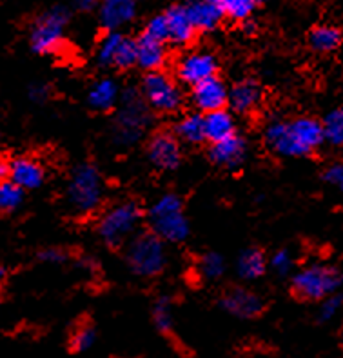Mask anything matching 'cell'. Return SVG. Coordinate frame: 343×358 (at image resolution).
I'll use <instances>...</instances> for the list:
<instances>
[{
    "mask_svg": "<svg viewBox=\"0 0 343 358\" xmlns=\"http://www.w3.org/2000/svg\"><path fill=\"white\" fill-rule=\"evenodd\" d=\"M203 118H205V136H207V141H224V138L236 133L235 118L224 108L217 109V111H209V113L203 115Z\"/></svg>",
    "mask_w": 343,
    "mask_h": 358,
    "instance_id": "cell-22",
    "label": "cell"
},
{
    "mask_svg": "<svg viewBox=\"0 0 343 358\" xmlns=\"http://www.w3.org/2000/svg\"><path fill=\"white\" fill-rule=\"evenodd\" d=\"M342 31L338 27L329 26V24L312 27L311 33H309V45L316 53H333L342 45Z\"/></svg>",
    "mask_w": 343,
    "mask_h": 358,
    "instance_id": "cell-23",
    "label": "cell"
},
{
    "mask_svg": "<svg viewBox=\"0 0 343 358\" xmlns=\"http://www.w3.org/2000/svg\"><path fill=\"white\" fill-rule=\"evenodd\" d=\"M142 96L156 111L171 113L182 104V91L171 77L162 71H149L142 82Z\"/></svg>",
    "mask_w": 343,
    "mask_h": 358,
    "instance_id": "cell-9",
    "label": "cell"
},
{
    "mask_svg": "<svg viewBox=\"0 0 343 358\" xmlns=\"http://www.w3.org/2000/svg\"><path fill=\"white\" fill-rule=\"evenodd\" d=\"M269 266H271L272 271L278 273V275H289V273L293 271L294 260H293V257H291L289 251L280 250L272 255V259H271V262H269Z\"/></svg>",
    "mask_w": 343,
    "mask_h": 358,
    "instance_id": "cell-35",
    "label": "cell"
},
{
    "mask_svg": "<svg viewBox=\"0 0 343 358\" xmlns=\"http://www.w3.org/2000/svg\"><path fill=\"white\" fill-rule=\"evenodd\" d=\"M185 9L196 31H212L221 22V18L226 17L224 0H189Z\"/></svg>",
    "mask_w": 343,
    "mask_h": 358,
    "instance_id": "cell-14",
    "label": "cell"
},
{
    "mask_svg": "<svg viewBox=\"0 0 343 358\" xmlns=\"http://www.w3.org/2000/svg\"><path fill=\"white\" fill-rule=\"evenodd\" d=\"M69 22L68 9L54 6L36 18L31 29V50L38 55H50L62 44L64 31Z\"/></svg>",
    "mask_w": 343,
    "mask_h": 358,
    "instance_id": "cell-8",
    "label": "cell"
},
{
    "mask_svg": "<svg viewBox=\"0 0 343 358\" xmlns=\"http://www.w3.org/2000/svg\"><path fill=\"white\" fill-rule=\"evenodd\" d=\"M136 64V41H131L124 36L120 45H118L117 57H115V64L120 69H129Z\"/></svg>",
    "mask_w": 343,
    "mask_h": 358,
    "instance_id": "cell-33",
    "label": "cell"
},
{
    "mask_svg": "<svg viewBox=\"0 0 343 358\" xmlns=\"http://www.w3.org/2000/svg\"><path fill=\"white\" fill-rule=\"evenodd\" d=\"M118 99H120V91H118V84L111 78H102L96 80L93 86L87 91V102L96 111H109L117 106Z\"/></svg>",
    "mask_w": 343,
    "mask_h": 358,
    "instance_id": "cell-21",
    "label": "cell"
},
{
    "mask_svg": "<svg viewBox=\"0 0 343 358\" xmlns=\"http://www.w3.org/2000/svg\"><path fill=\"white\" fill-rule=\"evenodd\" d=\"M122 38V33L117 31H111L109 35H105L104 38H102V42H100L98 45V53H96V59H98V62L102 64V66H113L118 45H120Z\"/></svg>",
    "mask_w": 343,
    "mask_h": 358,
    "instance_id": "cell-30",
    "label": "cell"
},
{
    "mask_svg": "<svg viewBox=\"0 0 343 358\" xmlns=\"http://www.w3.org/2000/svg\"><path fill=\"white\" fill-rule=\"evenodd\" d=\"M9 178V164L0 162V182L8 180Z\"/></svg>",
    "mask_w": 343,
    "mask_h": 358,
    "instance_id": "cell-41",
    "label": "cell"
},
{
    "mask_svg": "<svg viewBox=\"0 0 343 358\" xmlns=\"http://www.w3.org/2000/svg\"><path fill=\"white\" fill-rule=\"evenodd\" d=\"M104 199V182L98 169L91 164H82L73 171L68 184V200L73 211L80 215L93 213Z\"/></svg>",
    "mask_w": 343,
    "mask_h": 358,
    "instance_id": "cell-5",
    "label": "cell"
},
{
    "mask_svg": "<svg viewBox=\"0 0 343 358\" xmlns=\"http://www.w3.org/2000/svg\"><path fill=\"white\" fill-rule=\"evenodd\" d=\"M24 200V189L18 187L15 182L2 180L0 182V211H15L18 206L22 204Z\"/></svg>",
    "mask_w": 343,
    "mask_h": 358,
    "instance_id": "cell-29",
    "label": "cell"
},
{
    "mask_svg": "<svg viewBox=\"0 0 343 358\" xmlns=\"http://www.w3.org/2000/svg\"><path fill=\"white\" fill-rule=\"evenodd\" d=\"M218 71V62L211 53L205 51H193V53L182 57L176 66V75L184 84L196 86L205 78L214 77Z\"/></svg>",
    "mask_w": 343,
    "mask_h": 358,
    "instance_id": "cell-10",
    "label": "cell"
},
{
    "mask_svg": "<svg viewBox=\"0 0 343 358\" xmlns=\"http://www.w3.org/2000/svg\"><path fill=\"white\" fill-rule=\"evenodd\" d=\"M145 35L153 36L160 42H168V22H166V17L159 15V17L151 18L147 27H145Z\"/></svg>",
    "mask_w": 343,
    "mask_h": 358,
    "instance_id": "cell-36",
    "label": "cell"
},
{
    "mask_svg": "<svg viewBox=\"0 0 343 358\" xmlns=\"http://www.w3.org/2000/svg\"><path fill=\"white\" fill-rule=\"evenodd\" d=\"M321 129H323L326 144L343 150V108L330 109L329 113L321 118Z\"/></svg>",
    "mask_w": 343,
    "mask_h": 358,
    "instance_id": "cell-26",
    "label": "cell"
},
{
    "mask_svg": "<svg viewBox=\"0 0 343 358\" xmlns=\"http://www.w3.org/2000/svg\"><path fill=\"white\" fill-rule=\"evenodd\" d=\"M168 59L163 42L156 41L149 35H142L136 41V64L144 68L145 71H160Z\"/></svg>",
    "mask_w": 343,
    "mask_h": 358,
    "instance_id": "cell-19",
    "label": "cell"
},
{
    "mask_svg": "<svg viewBox=\"0 0 343 358\" xmlns=\"http://www.w3.org/2000/svg\"><path fill=\"white\" fill-rule=\"evenodd\" d=\"M263 0H224V11L233 20H247Z\"/></svg>",
    "mask_w": 343,
    "mask_h": 358,
    "instance_id": "cell-31",
    "label": "cell"
},
{
    "mask_svg": "<svg viewBox=\"0 0 343 358\" xmlns=\"http://www.w3.org/2000/svg\"><path fill=\"white\" fill-rule=\"evenodd\" d=\"M168 262L166 245L160 236L151 233L136 235L127 248V264L138 277H156Z\"/></svg>",
    "mask_w": 343,
    "mask_h": 358,
    "instance_id": "cell-6",
    "label": "cell"
},
{
    "mask_svg": "<svg viewBox=\"0 0 343 358\" xmlns=\"http://www.w3.org/2000/svg\"><path fill=\"white\" fill-rule=\"evenodd\" d=\"M151 231L163 242H182L189 236V222L184 215V202L175 193L160 196L149 209Z\"/></svg>",
    "mask_w": 343,
    "mask_h": 358,
    "instance_id": "cell-3",
    "label": "cell"
},
{
    "mask_svg": "<svg viewBox=\"0 0 343 358\" xmlns=\"http://www.w3.org/2000/svg\"><path fill=\"white\" fill-rule=\"evenodd\" d=\"M342 345H343V331H342Z\"/></svg>",
    "mask_w": 343,
    "mask_h": 358,
    "instance_id": "cell-43",
    "label": "cell"
},
{
    "mask_svg": "<svg viewBox=\"0 0 343 358\" xmlns=\"http://www.w3.org/2000/svg\"><path fill=\"white\" fill-rule=\"evenodd\" d=\"M96 342V329L95 326H91L89 322H84L73 331L71 341H69V348L73 353H86L89 351Z\"/></svg>",
    "mask_w": 343,
    "mask_h": 358,
    "instance_id": "cell-27",
    "label": "cell"
},
{
    "mask_svg": "<svg viewBox=\"0 0 343 358\" xmlns=\"http://www.w3.org/2000/svg\"><path fill=\"white\" fill-rule=\"evenodd\" d=\"M260 102H262V87L254 80H242L235 84L231 87L229 100H227V104L236 113H249L256 109Z\"/></svg>",
    "mask_w": 343,
    "mask_h": 358,
    "instance_id": "cell-20",
    "label": "cell"
},
{
    "mask_svg": "<svg viewBox=\"0 0 343 358\" xmlns=\"http://www.w3.org/2000/svg\"><path fill=\"white\" fill-rule=\"evenodd\" d=\"M9 180L15 182L24 191L36 189L44 182V169L31 159H15L9 164Z\"/></svg>",
    "mask_w": 343,
    "mask_h": 358,
    "instance_id": "cell-18",
    "label": "cell"
},
{
    "mask_svg": "<svg viewBox=\"0 0 343 358\" xmlns=\"http://www.w3.org/2000/svg\"><path fill=\"white\" fill-rule=\"evenodd\" d=\"M38 257H41L42 262L48 264H62L68 260V255L64 253L62 250H44Z\"/></svg>",
    "mask_w": 343,
    "mask_h": 358,
    "instance_id": "cell-38",
    "label": "cell"
},
{
    "mask_svg": "<svg viewBox=\"0 0 343 358\" xmlns=\"http://www.w3.org/2000/svg\"><path fill=\"white\" fill-rule=\"evenodd\" d=\"M147 157L154 168L171 171L180 164V142L171 133H156L147 144Z\"/></svg>",
    "mask_w": 343,
    "mask_h": 358,
    "instance_id": "cell-11",
    "label": "cell"
},
{
    "mask_svg": "<svg viewBox=\"0 0 343 358\" xmlns=\"http://www.w3.org/2000/svg\"><path fill=\"white\" fill-rule=\"evenodd\" d=\"M73 6L78 9H93L98 0H71Z\"/></svg>",
    "mask_w": 343,
    "mask_h": 358,
    "instance_id": "cell-40",
    "label": "cell"
},
{
    "mask_svg": "<svg viewBox=\"0 0 343 358\" xmlns=\"http://www.w3.org/2000/svg\"><path fill=\"white\" fill-rule=\"evenodd\" d=\"M2 280H4V271L0 269V284H2Z\"/></svg>",
    "mask_w": 343,
    "mask_h": 358,
    "instance_id": "cell-42",
    "label": "cell"
},
{
    "mask_svg": "<svg viewBox=\"0 0 343 358\" xmlns=\"http://www.w3.org/2000/svg\"><path fill=\"white\" fill-rule=\"evenodd\" d=\"M153 324L163 335H169L175 327V317H173L171 300L159 299L153 306Z\"/></svg>",
    "mask_w": 343,
    "mask_h": 358,
    "instance_id": "cell-28",
    "label": "cell"
},
{
    "mask_svg": "<svg viewBox=\"0 0 343 358\" xmlns=\"http://www.w3.org/2000/svg\"><path fill=\"white\" fill-rule=\"evenodd\" d=\"M245 155H247V145H245L244 138L236 133L224 138V141L212 142L211 150H209V157H211L212 162L227 169L240 168Z\"/></svg>",
    "mask_w": 343,
    "mask_h": 358,
    "instance_id": "cell-15",
    "label": "cell"
},
{
    "mask_svg": "<svg viewBox=\"0 0 343 358\" xmlns=\"http://www.w3.org/2000/svg\"><path fill=\"white\" fill-rule=\"evenodd\" d=\"M265 144L282 157H309L323 142L321 120L312 117H298L293 120H272L265 127Z\"/></svg>",
    "mask_w": 343,
    "mask_h": 358,
    "instance_id": "cell-1",
    "label": "cell"
},
{
    "mask_svg": "<svg viewBox=\"0 0 343 358\" xmlns=\"http://www.w3.org/2000/svg\"><path fill=\"white\" fill-rule=\"evenodd\" d=\"M227 100H229V90L217 75L193 86V102L203 113L221 109L227 104Z\"/></svg>",
    "mask_w": 343,
    "mask_h": 358,
    "instance_id": "cell-13",
    "label": "cell"
},
{
    "mask_svg": "<svg viewBox=\"0 0 343 358\" xmlns=\"http://www.w3.org/2000/svg\"><path fill=\"white\" fill-rule=\"evenodd\" d=\"M140 218V208L135 202H122V204L113 206L100 217V238L111 248H117L136 231Z\"/></svg>",
    "mask_w": 343,
    "mask_h": 358,
    "instance_id": "cell-7",
    "label": "cell"
},
{
    "mask_svg": "<svg viewBox=\"0 0 343 358\" xmlns=\"http://www.w3.org/2000/svg\"><path fill=\"white\" fill-rule=\"evenodd\" d=\"M226 271V260L224 257L218 253H207L203 255L202 260H200V273H202L203 278H218L224 275Z\"/></svg>",
    "mask_w": 343,
    "mask_h": 358,
    "instance_id": "cell-32",
    "label": "cell"
},
{
    "mask_svg": "<svg viewBox=\"0 0 343 358\" xmlns=\"http://www.w3.org/2000/svg\"><path fill=\"white\" fill-rule=\"evenodd\" d=\"M176 135L187 144H202L203 141H207L203 115L193 113L182 118L178 126H176Z\"/></svg>",
    "mask_w": 343,
    "mask_h": 358,
    "instance_id": "cell-25",
    "label": "cell"
},
{
    "mask_svg": "<svg viewBox=\"0 0 343 358\" xmlns=\"http://www.w3.org/2000/svg\"><path fill=\"white\" fill-rule=\"evenodd\" d=\"M151 122L149 109L144 96L136 90H127L120 99V108L115 120V141L120 145H131L140 141V136Z\"/></svg>",
    "mask_w": 343,
    "mask_h": 358,
    "instance_id": "cell-4",
    "label": "cell"
},
{
    "mask_svg": "<svg viewBox=\"0 0 343 358\" xmlns=\"http://www.w3.org/2000/svg\"><path fill=\"white\" fill-rule=\"evenodd\" d=\"M166 22H168V41L173 42L175 45H185L193 41L196 27H194L193 20H191L189 13L184 6H175V8L168 9L166 13Z\"/></svg>",
    "mask_w": 343,
    "mask_h": 358,
    "instance_id": "cell-16",
    "label": "cell"
},
{
    "mask_svg": "<svg viewBox=\"0 0 343 358\" xmlns=\"http://www.w3.org/2000/svg\"><path fill=\"white\" fill-rule=\"evenodd\" d=\"M343 309V295L335 293L327 299L320 300V309H318V320L320 322H330L333 318L338 317V313Z\"/></svg>",
    "mask_w": 343,
    "mask_h": 358,
    "instance_id": "cell-34",
    "label": "cell"
},
{
    "mask_svg": "<svg viewBox=\"0 0 343 358\" xmlns=\"http://www.w3.org/2000/svg\"><path fill=\"white\" fill-rule=\"evenodd\" d=\"M135 13L136 0H100V20L111 31L131 22Z\"/></svg>",
    "mask_w": 343,
    "mask_h": 358,
    "instance_id": "cell-17",
    "label": "cell"
},
{
    "mask_svg": "<svg viewBox=\"0 0 343 358\" xmlns=\"http://www.w3.org/2000/svg\"><path fill=\"white\" fill-rule=\"evenodd\" d=\"M48 95H50V87L45 86V84H35L29 90V96H31L33 102H44Z\"/></svg>",
    "mask_w": 343,
    "mask_h": 358,
    "instance_id": "cell-39",
    "label": "cell"
},
{
    "mask_svg": "<svg viewBox=\"0 0 343 358\" xmlns=\"http://www.w3.org/2000/svg\"><path fill=\"white\" fill-rule=\"evenodd\" d=\"M267 269V259L265 255L262 253L256 248H251V250H245L244 253L238 257V262H236V271L242 278L245 280H256L265 273Z\"/></svg>",
    "mask_w": 343,
    "mask_h": 358,
    "instance_id": "cell-24",
    "label": "cell"
},
{
    "mask_svg": "<svg viewBox=\"0 0 343 358\" xmlns=\"http://www.w3.org/2000/svg\"><path fill=\"white\" fill-rule=\"evenodd\" d=\"M343 286V273L335 266L311 264L293 277L294 295L307 302H320L338 293Z\"/></svg>",
    "mask_w": 343,
    "mask_h": 358,
    "instance_id": "cell-2",
    "label": "cell"
},
{
    "mask_svg": "<svg viewBox=\"0 0 343 358\" xmlns=\"http://www.w3.org/2000/svg\"><path fill=\"white\" fill-rule=\"evenodd\" d=\"M220 308L233 317L247 320L262 313L263 302L253 291L245 287H233L220 299Z\"/></svg>",
    "mask_w": 343,
    "mask_h": 358,
    "instance_id": "cell-12",
    "label": "cell"
},
{
    "mask_svg": "<svg viewBox=\"0 0 343 358\" xmlns=\"http://www.w3.org/2000/svg\"><path fill=\"white\" fill-rule=\"evenodd\" d=\"M323 178H326L327 184L335 186L336 189H340L343 193V164H333L323 173Z\"/></svg>",
    "mask_w": 343,
    "mask_h": 358,
    "instance_id": "cell-37",
    "label": "cell"
}]
</instances>
